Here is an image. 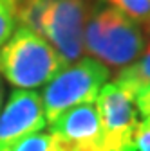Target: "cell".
<instances>
[{
  "instance_id": "1",
  "label": "cell",
  "mask_w": 150,
  "mask_h": 151,
  "mask_svg": "<svg viewBox=\"0 0 150 151\" xmlns=\"http://www.w3.org/2000/svg\"><path fill=\"white\" fill-rule=\"evenodd\" d=\"M85 52L108 68H123L136 61L146 47L139 24L108 4L92 6L85 25Z\"/></svg>"
},
{
  "instance_id": "2",
  "label": "cell",
  "mask_w": 150,
  "mask_h": 151,
  "mask_svg": "<svg viewBox=\"0 0 150 151\" xmlns=\"http://www.w3.org/2000/svg\"><path fill=\"white\" fill-rule=\"evenodd\" d=\"M62 68L63 63L51 43L29 27L20 25L0 45V76L16 88L44 86Z\"/></svg>"
},
{
  "instance_id": "3",
  "label": "cell",
  "mask_w": 150,
  "mask_h": 151,
  "mask_svg": "<svg viewBox=\"0 0 150 151\" xmlns=\"http://www.w3.org/2000/svg\"><path fill=\"white\" fill-rule=\"evenodd\" d=\"M110 78V68L94 58H80L65 65L42 92L44 115L51 124L63 111L85 103H96L98 93Z\"/></svg>"
},
{
  "instance_id": "4",
  "label": "cell",
  "mask_w": 150,
  "mask_h": 151,
  "mask_svg": "<svg viewBox=\"0 0 150 151\" xmlns=\"http://www.w3.org/2000/svg\"><path fill=\"white\" fill-rule=\"evenodd\" d=\"M90 9L89 0H47L38 34L51 43L63 67L78 61L85 52L83 38Z\"/></svg>"
},
{
  "instance_id": "5",
  "label": "cell",
  "mask_w": 150,
  "mask_h": 151,
  "mask_svg": "<svg viewBox=\"0 0 150 151\" xmlns=\"http://www.w3.org/2000/svg\"><path fill=\"white\" fill-rule=\"evenodd\" d=\"M105 151H136L138 108L134 97L116 83H107L96 97Z\"/></svg>"
},
{
  "instance_id": "6",
  "label": "cell",
  "mask_w": 150,
  "mask_h": 151,
  "mask_svg": "<svg viewBox=\"0 0 150 151\" xmlns=\"http://www.w3.org/2000/svg\"><path fill=\"white\" fill-rule=\"evenodd\" d=\"M47 121L38 92L16 88L0 108V151L31 133L42 131Z\"/></svg>"
},
{
  "instance_id": "7",
  "label": "cell",
  "mask_w": 150,
  "mask_h": 151,
  "mask_svg": "<svg viewBox=\"0 0 150 151\" xmlns=\"http://www.w3.org/2000/svg\"><path fill=\"white\" fill-rule=\"evenodd\" d=\"M49 131L58 135L71 151H105L96 103H85L63 111L49 124Z\"/></svg>"
},
{
  "instance_id": "8",
  "label": "cell",
  "mask_w": 150,
  "mask_h": 151,
  "mask_svg": "<svg viewBox=\"0 0 150 151\" xmlns=\"http://www.w3.org/2000/svg\"><path fill=\"white\" fill-rule=\"evenodd\" d=\"M112 83H116L118 86H121L132 97H134V93L138 90H141L146 85H150V45H148L146 50H143V54L136 61H132L130 65L123 67Z\"/></svg>"
},
{
  "instance_id": "9",
  "label": "cell",
  "mask_w": 150,
  "mask_h": 151,
  "mask_svg": "<svg viewBox=\"0 0 150 151\" xmlns=\"http://www.w3.org/2000/svg\"><path fill=\"white\" fill-rule=\"evenodd\" d=\"M4 151H71V147L58 137L47 131H36L20 140H16Z\"/></svg>"
},
{
  "instance_id": "10",
  "label": "cell",
  "mask_w": 150,
  "mask_h": 151,
  "mask_svg": "<svg viewBox=\"0 0 150 151\" xmlns=\"http://www.w3.org/2000/svg\"><path fill=\"white\" fill-rule=\"evenodd\" d=\"M103 2L116 7L138 24H145L150 18V0H103Z\"/></svg>"
},
{
  "instance_id": "11",
  "label": "cell",
  "mask_w": 150,
  "mask_h": 151,
  "mask_svg": "<svg viewBox=\"0 0 150 151\" xmlns=\"http://www.w3.org/2000/svg\"><path fill=\"white\" fill-rule=\"evenodd\" d=\"M18 24V0H0V45L7 42Z\"/></svg>"
},
{
  "instance_id": "12",
  "label": "cell",
  "mask_w": 150,
  "mask_h": 151,
  "mask_svg": "<svg viewBox=\"0 0 150 151\" xmlns=\"http://www.w3.org/2000/svg\"><path fill=\"white\" fill-rule=\"evenodd\" d=\"M136 151H150V126L143 121H139L136 129Z\"/></svg>"
},
{
  "instance_id": "13",
  "label": "cell",
  "mask_w": 150,
  "mask_h": 151,
  "mask_svg": "<svg viewBox=\"0 0 150 151\" xmlns=\"http://www.w3.org/2000/svg\"><path fill=\"white\" fill-rule=\"evenodd\" d=\"M138 111L143 115V122H146L150 126V101H134Z\"/></svg>"
},
{
  "instance_id": "14",
  "label": "cell",
  "mask_w": 150,
  "mask_h": 151,
  "mask_svg": "<svg viewBox=\"0 0 150 151\" xmlns=\"http://www.w3.org/2000/svg\"><path fill=\"white\" fill-rule=\"evenodd\" d=\"M134 101H150V85H146L145 88L134 93Z\"/></svg>"
},
{
  "instance_id": "15",
  "label": "cell",
  "mask_w": 150,
  "mask_h": 151,
  "mask_svg": "<svg viewBox=\"0 0 150 151\" xmlns=\"http://www.w3.org/2000/svg\"><path fill=\"white\" fill-rule=\"evenodd\" d=\"M4 103V83H2V76H0V108Z\"/></svg>"
},
{
  "instance_id": "16",
  "label": "cell",
  "mask_w": 150,
  "mask_h": 151,
  "mask_svg": "<svg viewBox=\"0 0 150 151\" xmlns=\"http://www.w3.org/2000/svg\"><path fill=\"white\" fill-rule=\"evenodd\" d=\"M143 25H145V34H146V36L150 38V18H148V20H146V22H145Z\"/></svg>"
}]
</instances>
